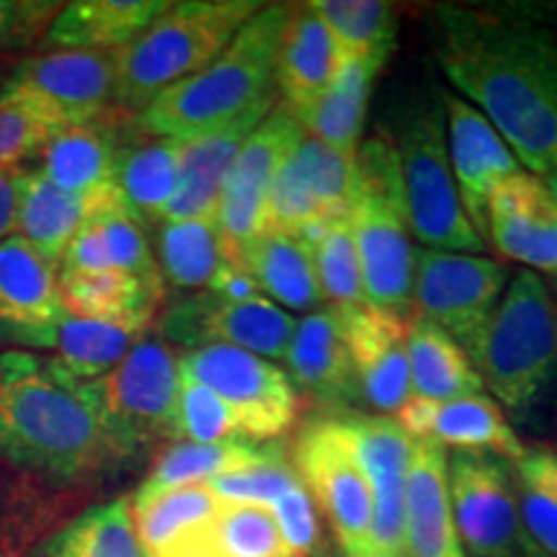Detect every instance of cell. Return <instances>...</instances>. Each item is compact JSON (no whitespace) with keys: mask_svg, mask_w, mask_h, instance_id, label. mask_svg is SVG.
I'll return each mask as SVG.
<instances>
[{"mask_svg":"<svg viewBox=\"0 0 557 557\" xmlns=\"http://www.w3.org/2000/svg\"><path fill=\"white\" fill-rule=\"evenodd\" d=\"M436 60L529 171H557V32L524 13L436 11Z\"/></svg>","mask_w":557,"mask_h":557,"instance_id":"obj_1","label":"cell"},{"mask_svg":"<svg viewBox=\"0 0 557 557\" xmlns=\"http://www.w3.org/2000/svg\"><path fill=\"white\" fill-rule=\"evenodd\" d=\"M0 455L62 483L124 462L81 380L26 351L0 354Z\"/></svg>","mask_w":557,"mask_h":557,"instance_id":"obj_2","label":"cell"},{"mask_svg":"<svg viewBox=\"0 0 557 557\" xmlns=\"http://www.w3.org/2000/svg\"><path fill=\"white\" fill-rule=\"evenodd\" d=\"M289 9L287 3L261 5L207 67L139 111V127L148 135L186 143L225 127L261 103H274L276 52Z\"/></svg>","mask_w":557,"mask_h":557,"instance_id":"obj_3","label":"cell"},{"mask_svg":"<svg viewBox=\"0 0 557 557\" xmlns=\"http://www.w3.org/2000/svg\"><path fill=\"white\" fill-rule=\"evenodd\" d=\"M465 351L500 406L511 413L537 406L557 382V302L542 276H513Z\"/></svg>","mask_w":557,"mask_h":557,"instance_id":"obj_4","label":"cell"},{"mask_svg":"<svg viewBox=\"0 0 557 557\" xmlns=\"http://www.w3.org/2000/svg\"><path fill=\"white\" fill-rule=\"evenodd\" d=\"M259 9L256 0L171 3L148 29L116 50V107L148 109L163 90L218 58Z\"/></svg>","mask_w":557,"mask_h":557,"instance_id":"obj_5","label":"cell"},{"mask_svg":"<svg viewBox=\"0 0 557 557\" xmlns=\"http://www.w3.org/2000/svg\"><path fill=\"white\" fill-rule=\"evenodd\" d=\"M348 220L359 250L364 305L410 318L416 248L403 212L395 145L387 132L369 137L357 152V186Z\"/></svg>","mask_w":557,"mask_h":557,"instance_id":"obj_6","label":"cell"},{"mask_svg":"<svg viewBox=\"0 0 557 557\" xmlns=\"http://www.w3.org/2000/svg\"><path fill=\"white\" fill-rule=\"evenodd\" d=\"M389 137L410 235L434 250L483 253L487 243L470 225L451 176L444 111L438 103L418 101Z\"/></svg>","mask_w":557,"mask_h":557,"instance_id":"obj_7","label":"cell"},{"mask_svg":"<svg viewBox=\"0 0 557 557\" xmlns=\"http://www.w3.org/2000/svg\"><path fill=\"white\" fill-rule=\"evenodd\" d=\"M81 385L124 459L148 444L176 442L181 367L163 338L143 336L111 372Z\"/></svg>","mask_w":557,"mask_h":557,"instance_id":"obj_8","label":"cell"},{"mask_svg":"<svg viewBox=\"0 0 557 557\" xmlns=\"http://www.w3.org/2000/svg\"><path fill=\"white\" fill-rule=\"evenodd\" d=\"M114 88L116 50H54L13 67L0 96L62 132L101 120L114 103Z\"/></svg>","mask_w":557,"mask_h":557,"instance_id":"obj_9","label":"cell"},{"mask_svg":"<svg viewBox=\"0 0 557 557\" xmlns=\"http://www.w3.org/2000/svg\"><path fill=\"white\" fill-rule=\"evenodd\" d=\"M181 377L199 382L233 408L248 442H276L297 423L302 395L271 361L233 346H199L178 354Z\"/></svg>","mask_w":557,"mask_h":557,"instance_id":"obj_10","label":"cell"},{"mask_svg":"<svg viewBox=\"0 0 557 557\" xmlns=\"http://www.w3.org/2000/svg\"><path fill=\"white\" fill-rule=\"evenodd\" d=\"M292 465L329 521L344 557L372 553V493L331 418H315L302 426L292 447Z\"/></svg>","mask_w":557,"mask_h":557,"instance_id":"obj_11","label":"cell"},{"mask_svg":"<svg viewBox=\"0 0 557 557\" xmlns=\"http://www.w3.org/2000/svg\"><path fill=\"white\" fill-rule=\"evenodd\" d=\"M457 537L468 557H524L511 462L487 451L447 457Z\"/></svg>","mask_w":557,"mask_h":557,"instance_id":"obj_12","label":"cell"},{"mask_svg":"<svg viewBox=\"0 0 557 557\" xmlns=\"http://www.w3.org/2000/svg\"><path fill=\"white\" fill-rule=\"evenodd\" d=\"M508 271L475 253L416 250L413 310L468 348L498 308Z\"/></svg>","mask_w":557,"mask_h":557,"instance_id":"obj_13","label":"cell"},{"mask_svg":"<svg viewBox=\"0 0 557 557\" xmlns=\"http://www.w3.org/2000/svg\"><path fill=\"white\" fill-rule=\"evenodd\" d=\"M305 137L302 124L295 114L276 101V107L263 116V122L250 132L230 169L218 205V225L222 256L227 261H240V253L263 230V201H267L271 178L292 156L299 139Z\"/></svg>","mask_w":557,"mask_h":557,"instance_id":"obj_14","label":"cell"},{"mask_svg":"<svg viewBox=\"0 0 557 557\" xmlns=\"http://www.w3.org/2000/svg\"><path fill=\"white\" fill-rule=\"evenodd\" d=\"M295 325L297 320L287 310L263 295L246 302H225L205 292L171 305L160 318V336L189 351L220 344L243 348L267 361H284Z\"/></svg>","mask_w":557,"mask_h":557,"instance_id":"obj_15","label":"cell"},{"mask_svg":"<svg viewBox=\"0 0 557 557\" xmlns=\"http://www.w3.org/2000/svg\"><path fill=\"white\" fill-rule=\"evenodd\" d=\"M329 418L369 483L374 547L382 553H400L406 549V480L413 438L387 416L344 410Z\"/></svg>","mask_w":557,"mask_h":557,"instance_id":"obj_16","label":"cell"},{"mask_svg":"<svg viewBox=\"0 0 557 557\" xmlns=\"http://www.w3.org/2000/svg\"><path fill=\"white\" fill-rule=\"evenodd\" d=\"M357 395L374 416H398L413 395L408 364V320L369 305L338 308Z\"/></svg>","mask_w":557,"mask_h":557,"instance_id":"obj_17","label":"cell"},{"mask_svg":"<svg viewBox=\"0 0 557 557\" xmlns=\"http://www.w3.org/2000/svg\"><path fill=\"white\" fill-rule=\"evenodd\" d=\"M65 318L60 269L21 235L0 240V344L52 348Z\"/></svg>","mask_w":557,"mask_h":557,"instance_id":"obj_18","label":"cell"},{"mask_svg":"<svg viewBox=\"0 0 557 557\" xmlns=\"http://www.w3.org/2000/svg\"><path fill=\"white\" fill-rule=\"evenodd\" d=\"M442 103L449 165L459 201H462L470 225L487 243V199L506 178L521 173V165L496 127L472 103L457 94H444Z\"/></svg>","mask_w":557,"mask_h":557,"instance_id":"obj_19","label":"cell"},{"mask_svg":"<svg viewBox=\"0 0 557 557\" xmlns=\"http://www.w3.org/2000/svg\"><path fill=\"white\" fill-rule=\"evenodd\" d=\"M487 240L506 259L557 278V201L540 176L517 173L491 194Z\"/></svg>","mask_w":557,"mask_h":557,"instance_id":"obj_20","label":"cell"},{"mask_svg":"<svg viewBox=\"0 0 557 557\" xmlns=\"http://www.w3.org/2000/svg\"><path fill=\"white\" fill-rule=\"evenodd\" d=\"M410 438L434 442L457 451H487L506 462L524 457V444L508 426L504 410L491 395H468L447 403H431L410 395V400L393 418Z\"/></svg>","mask_w":557,"mask_h":557,"instance_id":"obj_21","label":"cell"},{"mask_svg":"<svg viewBox=\"0 0 557 557\" xmlns=\"http://www.w3.org/2000/svg\"><path fill=\"white\" fill-rule=\"evenodd\" d=\"M274 103H261L225 127L181 143L178 189L163 222H189L218 218L222 186L250 132L263 122Z\"/></svg>","mask_w":557,"mask_h":557,"instance_id":"obj_22","label":"cell"},{"mask_svg":"<svg viewBox=\"0 0 557 557\" xmlns=\"http://www.w3.org/2000/svg\"><path fill=\"white\" fill-rule=\"evenodd\" d=\"M284 361L297 393L333 408H346L359 400L354 361L348 354L338 308L333 305L297 320Z\"/></svg>","mask_w":557,"mask_h":557,"instance_id":"obj_23","label":"cell"},{"mask_svg":"<svg viewBox=\"0 0 557 557\" xmlns=\"http://www.w3.org/2000/svg\"><path fill=\"white\" fill-rule=\"evenodd\" d=\"M447 457V449L438 444L413 438L406 480V529H403L408 557H468L451 517Z\"/></svg>","mask_w":557,"mask_h":557,"instance_id":"obj_24","label":"cell"},{"mask_svg":"<svg viewBox=\"0 0 557 557\" xmlns=\"http://www.w3.org/2000/svg\"><path fill=\"white\" fill-rule=\"evenodd\" d=\"M344 65L336 39L310 3L292 5L276 52L274 83L292 114L325 94Z\"/></svg>","mask_w":557,"mask_h":557,"instance_id":"obj_25","label":"cell"},{"mask_svg":"<svg viewBox=\"0 0 557 557\" xmlns=\"http://www.w3.org/2000/svg\"><path fill=\"white\" fill-rule=\"evenodd\" d=\"M114 199H120L116 186L96 194H70L39 171H26L18 197L16 235L60 269L70 240L103 205Z\"/></svg>","mask_w":557,"mask_h":557,"instance_id":"obj_26","label":"cell"},{"mask_svg":"<svg viewBox=\"0 0 557 557\" xmlns=\"http://www.w3.org/2000/svg\"><path fill=\"white\" fill-rule=\"evenodd\" d=\"M109 269L165 287V278L160 274L158 261L152 259L148 238H145V227L124 209L122 197L103 205L78 230L60 261V271Z\"/></svg>","mask_w":557,"mask_h":557,"instance_id":"obj_27","label":"cell"},{"mask_svg":"<svg viewBox=\"0 0 557 557\" xmlns=\"http://www.w3.org/2000/svg\"><path fill=\"white\" fill-rule=\"evenodd\" d=\"M127 132L124 124L107 114L62 129L39 150V173L70 194H96L116 186V160Z\"/></svg>","mask_w":557,"mask_h":557,"instance_id":"obj_28","label":"cell"},{"mask_svg":"<svg viewBox=\"0 0 557 557\" xmlns=\"http://www.w3.org/2000/svg\"><path fill=\"white\" fill-rule=\"evenodd\" d=\"M181 139L148 135L137 124V135L124 139L116 160V191L124 209L139 225L163 222L178 189Z\"/></svg>","mask_w":557,"mask_h":557,"instance_id":"obj_29","label":"cell"},{"mask_svg":"<svg viewBox=\"0 0 557 557\" xmlns=\"http://www.w3.org/2000/svg\"><path fill=\"white\" fill-rule=\"evenodd\" d=\"M169 5V0H75L54 16L45 34V47L122 50Z\"/></svg>","mask_w":557,"mask_h":557,"instance_id":"obj_30","label":"cell"},{"mask_svg":"<svg viewBox=\"0 0 557 557\" xmlns=\"http://www.w3.org/2000/svg\"><path fill=\"white\" fill-rule=\"evenodd\" d=\"M156 557H284L269 508L225 504Z\"/></svg>","mask_w":557,"mask_h":557,"instance_id":"obj_31","label":"cell"},{"mask_svg":"<svg viewBox=\"0 0 557 557\" xmlns=\"http://www.w3.org/2000/svg\"><path fill=\"white\" fill-rule=\"evenodd\" d=\"M60 295L67 315L109 323L148 325L163 302L165 287L124 271H60Z\"/></svg>","mask_w":557,"mask_h":557,"instance_id":"obj_32","label":"cell"},{"mask_svg":"<svg viewBox=\"0 0 557 557\" xmlns=\"http://www.w3.org/2000/svg\"><path fill=\"white\" fill-rule=\"evenodd\" d=\"M240 263L278 308L315 312L325 305L310 248L297 235L261 233L243 250Z\"/></svg>","mask_w":557,"mask_h":557,"instance_id":"obj_33","label":"cell"},{"mask_svg":"<svg viewBox=\"0 0 557 557\" xmlns=\"http://www.w3.org/2000/svg\"><path fill=\"white\" fill-rule=\"evenodd\" d=\"M274 442H227V444H194L173 442L158 451L148 478L139 483L132 504L158 498L178 487L205 485L207 480L261 462Z\"/></svg>","mask_w":557,"mask_h":557,"instance_id":"obj_34","label":"cell"},{"mask_svg":"<svg viewBox=\"0 0 557 557\" xmlns=\"http://www.w3.org/2000/svg\"><path fill=\"white\" fill-rule=\"evenodd\" d=\"M380 70L359 60H344L338 75L318 96L310 107L295 111V120L310 137L320 139L329 148L344 152L346 158H357L364 132L369 94L372 81Z\"/></svg>","mask_w":557,"mask_h":557,"instance_id":"obj_35","label":"cell"},{"mask_svg":"<svg viewBox=\"0 0 557 557\" xmlns=\"http://www.w3.org/2000/svg\"><path fill=\"white\" fill-rule=\"evenodd\" d=\"M408 364L416 398L447 403L483 393L468 351L438 325L416 315L408 320Z\"/></svg>","mask_w":557,"mask_h":557,"instance_id":"obj_36","label":"cell"},{"mask_svg":"<svg viewBox=\"0 0 557 557\" xmlns=\"http://www.w3.org/2000/svg\"><path fill=\"white\" fill-rule=\"evenodd\" d=\"M29 557H148L139 545L129 498L96 504L58 529Z\"/></svg>","mask_w":557,"mask_h":557,"instance_id":"obj_37","label":"cell"},{"mask_svg":"<svg viewBox=\"0 0 557 557\" xmlns=\"http://www.w3.org/2000/svg\"><path fill=\"white\" fill-rule=\"evenodd\" d=\"M312 11L323 18L344 60L382 67L398 41V13L382 0H318Z\"/></svg>","mask_w":557,"mask_h":557,"instance_id":"obj_38","label":"cell"},{"mask_svg":"<svg viewBox=\"0 0 557 557\" xmlns=\"http://www.w3.org/2000/svg\"><path fill=\"white\" fill-rule=\"evenodd\" d=\"M148 336L145 325L109 323L67 315L54 336L58 364L75 380H99L132 351L139 338Z\"/></svg>","mask_w":557,"mask_h":557,"instance_id":"obj_39","label":"cell"},{"mask_svg":"<svg viewBox=\"0 0 557 557\" xmlns=\"http://www.w3.org/2000/svg\"><path fill=\"white\" fill-rule=\"evenodd\" d=\"M524 557H557V451L534 449L511 462Z\"/></svg>","mask_w":557,"mask_h":557,"instance_id":"obj_40","label":"cell"},{"mask_svg":"<svg viewBox=\"0 0 557 557\" xmlns=\"http://www.w3.org/2000/svg\"><path fill=\"white\" fill-rule=\"evenodd\" d=\"M297 238L310 248L325 302H331L333 308L364 305V278H361L359 250L348 214L318 222Z\"/></svg>","mask_w":557,"mask_h":557,"instance_id":"obj_41","label":"cell"},{"mask_svg":"<svg viewBox=\"0 0 557 557\" xmlns=\"http://www.w3.org/2000/svg\"><path fill=\"white\" fill-rule=\"evenodd\" d=\"M158 250L160 274L178 289L209 287L220 263L225 261L218 225L212 220L163 222Z\"/></svg>","mask_w":557,"mask_h":557,"instance_id":"obj_42","label":"cell"},{"mask_svg":"<svg viewBox=\"0 0 557 557\" xmlns=\"http://www.w3.org/2000/svg\"><path fill=\"white\" fill-rule=\"evenodd\" d=\"M222 500L209 491L207 485H189L178 491L163 493V496L132 504L129 511L135 521V532L145 555L156 557L160 549H165L173 540L189 532L199 521L212 517Z\"/></svg>","mask_w":557,"mask_h":557,"instance_id":"obj_43","label":"cell"},{"mask_svg":"<svg viewBox=\"0 0 557 557\" xmlns=\"http://www.w3.org/2000/svg\"><path fill=\"white\" fill-rule=\"evenodd\" d=\"M299 483V475L284 444L274 442V447L261 462L248 468L222 472V475L207 480V487L225 504H248L271 508L284 493Z\"/></svg>","mask_w":557,"mask_h":557,"instance_id":"obj_44","label":"cell"},{"mask_svg":"<svg viewBox=\"0 0 557 557\" xmlns=\"http://www.w3.org/2000/svg\"><path fill=\"white\" fill-rule=\"evenodd\" d=\"M292 158L302 169L325 218L331 220L348 214L354 199V186H357V158H346L344 152L333 150L325 143H320V139L310 137L308 132L299 139Z\"/></svg>","mask_w":557,"mask_h":557,"instance_id":"obj_45","label":"cell"},{"mask_svg":"<svg viewBox=\"0 0 557 557\" xmlns=\"http://www.w3.org/2000/svg\"><path fill=\"white\" fill-rule=\"evenodd\" d=\"M176 442L194 444H227L248 442L243 436L238 416L220 395L199 382L181 377L178 413H176Z\"/></svg>","mask_w":557,"mask_h":557,"instance_id":"obj_46","label":"cell"},{"mask_svg":"<svg viewBox=\"0 0 557 557\" xmlns=\"http://www.w3.org/2000/svg\"><path fill=\"white\" fill-rule=\"evenodd\" d=\"M282 537L284 557H318L323 547L320 521L302 480L269 508Z\"/></svg>","mask_w":557,"mask_h":557,"instance_id":"obj_47","label":"cell"},{"mask_svg":"<svg viewBox=\"0 0 557 557\" xmlns=\"http://www.w3.org/2000/svg\"><path fill=\"white\" fill-rule=\"evenodd\" d=\"M52 135L58 132L41 124L18 103L5 101L0 96V169H16L21 160L45 148Z\"/></svg>","mask_w":557,"mask_h":557,"instance_id":"obj_48","label":"cell"},{"mask_svg":"<svg viewBox=\"0 0 557 557\" xmlns=\"http://www.w3.org/2000/svg\"><path fill=\"white\" fill-rule=\"evenodd\" d=\"M62 11L47 0H0V50H24L41 39Z\"/></svg>","mask_w":557,"mask_h":557,"instance_id":"obj_49","label":"cell"},{"mask_svg":"<svg viewBox=\"0 0 557 557\" xmlns=\"http://www.w3.org/2000/svg\"><path fill=\"white\" fill-rule=\"evenodd\" d=\"M209 295L225 299V302H246V299L261 297L259 284L240 261H222L218 274L212 276L207 287Z\"/></svg>","mask_w":557,"mask_h":557,"instance_id":"obj_50","label":"cell"},{"mask_svg":"<svg viewBox=\"0 0 557 557\" xmlns=\"http://www.w3.org/2000/svg\"><path fill=\"white\" fill-rule=\"evenodd\" d=\"M24 176L26 171L21 165H16V169H0V240L16 235V212Z\"/></svg>","mask_w":557,"mask_h":557,"instance_id":"obj_51","label":"cell"},{"mask_svg":"<svg viewBox=\"0 0 557 557\" xmlns=\"http://www.w3.org/2000/svg\"><path fill=\"white\" fill-rule=\"evenodd\" d=\"M542 181H545V186L549 189V194H553V199L557 201V171L549 173V176H545Z\"/></svg>","mask_w":557,"mask_h":557,"instance_id":"obj_52","label":"cell"},{"mask_svg":"<svg viewBox=\"0 0 557 557\" xmlns=\"http://www.w3.org/2000/svg\"><path fill=\"white\" fill-rule=\"evenodd\" d=\"M364 557H408V555H406V549H400V553H382V549L374 547L372 553L364 555Z\"/></svg>","mask_w":557,"mask_h":557,"instance_id":"obj_53","label":"cell"},{"mask_svg":"<svg viewBox=\"0 0 557 557\" xmlns=\"http://www.w3.org/2000/svg\"><path fill=\"white\" fill-rule=\"evenodd\" d=\"M547 287H549V292H553V297H555V302H557V278H553V282H549Z\"/></svg>","mask_w":557,"mask_h":557,"instance_id":"obj_54","label":"cell"}]
</instances>
